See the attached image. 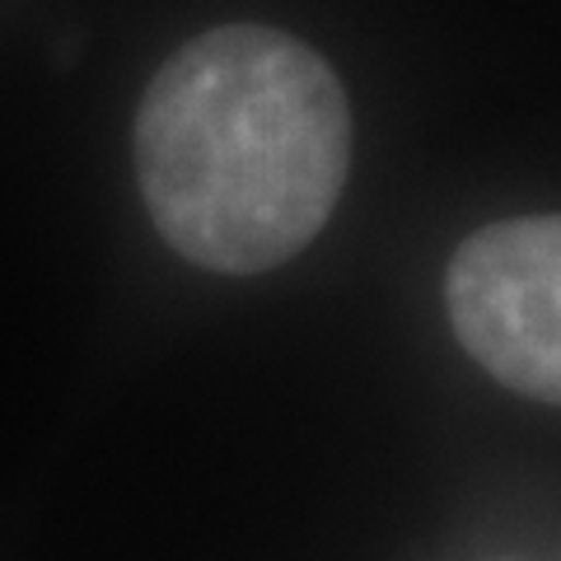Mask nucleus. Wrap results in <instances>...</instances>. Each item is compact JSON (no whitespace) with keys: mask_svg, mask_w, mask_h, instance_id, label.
I'll return each instance as SVG.
<instances>
[{"mask_svg":"<svg viewBox=\"0 0 561 561\" xmlns=\"http://www.w3.org/2000/svg\"><path fill=\"white\" fill-rule=\"evenodd\" d=\"M154 230L187 262L253 276L319 239L351 173V103L313 47L225 24L160 66L136 113Z\"/></svg>","mask_w":561,"mask_h":561,"instance_id":"1","label":"nucleus"},{"mask_svg":"<svg viewBox=\"0 0 561 561\" xmlns=\"http://www.w3.org/2000/svg\"><path fill=\"white\" fill-rule=\"evenodd\" d=\"M445 300L468 356L524 398L561 393V220L478 230L449 262Z\"/></svg>","mask_w":561,"mask_h":561,"instance_id":"2","label":"nucleus"}]
</instances>
